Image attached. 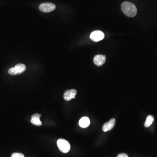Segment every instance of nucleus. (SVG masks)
<instances>
[{
  "instance_id": "obj_7",
  "label": "nucleus",
  "mask_w": 157,
  "mask_h": 157,
  "mask_svg": "<svg viewBox=\"0 0 157 157\" xmlns=\"http://www.w3.org/2000/svg\"><path fill=\"white\" fill-rule=\"evenodd\" d=\"M106 62V56L104 55H97L94 56L93 62L98 66H102Z\"/></svg>"
},
{
  "instance_id": "obj_10",
  "label": "nucleus",
  "mask_w": 157,
  "mask_h": 157,
  "mask_svg": "<svg viewBox=\"0 0 157 157\" xmlns=\"http://www.w3.org/2000/svg\"><path fill=\"white\" fill-rule=\"evenodd\" d=\"M154 120V118L152 115H149L146 119V122H145V127H149L150 125L152 123Z\"/></svg>"
},
{
  "instance_id": "obj_4",
  "label": "nucleus",
  "mask_w": 157,
  "mask_h": 157,
  "mask_svg": "<svg viewBox=\"0 0 157 157\" xmlns=\"http://www.w3.org/2000/svg\"><path fill=\"white\" fill-rule=\"evenodd\" d=\"M55 5L51 3H43L41 4L39 6V9L43 12L49 13L53 11L56 9Z\"/></svg>"
},
{
  "instance_id": "obj_9",
  "label": "nucleus",
  "mask_w": 157,
  "mask_h": 157,
  "mask_svg": "<svg viewBox=\"0 0 157 157\" xmlns=\"http://www.w3.org/2000/svg\"><path fill=\"white\" fill-rule=\"evenodd\" d=\"M90 124V120L88 117H83L79 121V125L83 128L88 127Z\"/></svg>"
},
{
  "instance_id": "obj_6",
  "label": "nucleus",
  "mask_w": 157,
  "mask_h": 157,
  "mask_svg": "<svg viewBox=\"0 0 157 157\" xmlns=\"http://www.w3.org/2000/svg\"><path fill=\"white\" fill-rule=\"evenodd\" d=\"M77 94V91L75 89L66 90L64 93V100L66 101H70L71 99L75 98Z\"/></svg>"
},
{
  "instance_id": "obj_1",
  "label": "nucleus",
  "mask_w": 157,
  "mask_h": 157,
  "mask_svg": "<svg viewBox=\"0 0 157 157\" xmlns=\"http://www.w3.org/2000/svg\"><path fill=\"white\" fill-rule=\"evenodd\" d=\"M122 11L125 15L128 17H134L137 13V9L136 6L131 2L125 1L121 5Z\"/></svg>"
},
{
  "instance_id": "obj_13",
  "label": "nucleus",
  "mask_w": 157,
  "mask_h": 157,
  "mask_svg": "<svg viewBox=\"0 0 157 157\" xmlns=\"http://www.w3.org/2000/svg\"><path fill=\"white\" fill-rule=\"evenodd\" d=\"M117 157H129L126 154L122 153L118 155Z\"/></svg>"
},
{
  "instance_id": "obj_14",
  "label": "nucleus",
  "mask_w": 157,
  "mask_h": 157,
  "mask_svg": "<svg viewBox=\"0 0 157 157\" xmlns=\"http://www.w3.org/2000/svg\"><path fill=\"white\" fill-rule=\"evenodd\" d=\"M41 117V115L39 114H33V115H32V118H40Z\"/></svg>"
},
{
  "instance_id": "obj_11",
  "label": "nucleus",
  "mask_w": 157,
  "mask_h": 157,
  "mask_svg": "<svg viewBox=\"0 0 157 157\" xmlns=\"http://www.w3.org/2000/svg\"><path fill=\"white\" fill-rule=\"evenodd\" d=\"M31 122L36 126H40L42 125V123L41 122L39 118H32L31 120Z\"/></svg>"
},
{
  "instance_id": "obj_8",
  "label": "nucleus",
  "mask_w": 157,
  "mask_h": 157,
  "mask_svg": "<svg viewBox=\"0 0 157 157\" xmlns=\"http://www.w3.org/2000/svg\"><path fill=\"white\" fill-rule=\"evenodd\" d=\"M116 123V120L114 118L111 119L110 121L106 123L102 127V130L104 132H107L113 129Z\"/></svg>"
},
{
  "instance_id": "obj_5",
  "label": "nucleus",
  "mask_w": 157,
  "mask_h": 157,
  "mask_svg": "<svg viewBox=\"0 0 157 157\" xmlns=\"http://www.w3.org/2000/svg\"><path fill=\"white\" fill-rule=\"evenodd\" d=\"M104 38V34L101 31H95L92 32L90 35V39L95 42L100 41Z\"/></svg>"
},
{
  "instance_id": "obj_12",
  "label": "nucleus",
  "mask_w": 157,
  "mask_h": 157,
  "mask_svg": "<svg viewBox=\"0 0 157 157\" xmlns=\"http://www.w3.org/2000/svg\"><path fill=\"white\" fill-rule=\"evenodd\" d=\"M11 157H25V156L21 153H14L11 155Z\"/></svg>"
},
{
  "instance_id": "obj_2",
  "label": "nucleus",
  "mask_w": 157,
  "mask_h": 157,
  "mask_svg": "<svg viewBox=\"0 0 157 157\" xmlns=\"http://www.w3.org/2000/svg\"><path fill=\"white\" fill-rule=\"evenodd\" d=\"M57 144L60 151L64 153H68L70 149V143L64 139H59L58 140Z\"/></svg>"
},
{
  "instance_id": "obj_3",
  "label": "nucleus",
  "mask_w": 157,
  "mask_h": 157,
  "mask_svg": "<svg viewBox=\"0 0 157 157\" xmlns=\"http://www.w3.org/2000/svg\"><path fill=\"white\" fill-rule=\"evenodd\" d=\"M26 70V65L22 63L17 64L14 68L9 70V72L11 75L15 76L20 74Z\"/></svg>"
}]
</instances>
